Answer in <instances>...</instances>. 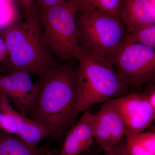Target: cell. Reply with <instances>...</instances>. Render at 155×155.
Returning a JSON list of instances; mask_svg holds the SVG:
<instances>
[{
  "mask_svg": "<svg viewBox=\"0 0 155 155\" xmlns=\"http://www.w3.org/2000/svg\"><path fill=\"white\" fill-rule=\"evenodd\" d=\"M15 14L10 0H0V27L10 26L14 23Z\"/></svg>",
  "mask_w": 155,
  "mask_h": 155,
  "instance_id": "obj_17",
  "label": "cell"
},
{
  "mask_svg": "<svg viewBox=\"0 0 155 155\" xmlns=\"http://www.w3.org/2000/svg\"><path fill=\"white\" fill-rule=\"evenodd\" d=\"M80 14L99 11L119 17L122 0H70Z\"/></svg>",
  "mask_w": 155,
  "mask_h": 155,
  "instance_id": "obj_14",
  "label": "cell"
},
{
  "mask_svg": "<svg viewBox=\"0 0 155 155\" xmlns=\"http://www.w3.org/2000/svg\"><path fill=\"white\" fill-rule=\"evenodd\" d=\"M151 4L153 8L155 9V0H147Z\"/></svg>",
  "mask_w": 155,
  "mask_h": 155,
  "instance_id": "obj_26",
  "label": "cell"
},
{
  "mask_svg": "<svg viewBox=\"0 0 155 155\" xmlns=\"http://www.w3.org/2000/svg\"><path fill=\"white\" fill-rule=\"evenodd\" d=\"M78 11L75 4L69 0L38 13L42 28L43 41L61 61L76 58L81 50L75 18Z\"/></svg>",
  "mask_w": 155,
  "mask_h": 155,
  "instance_id": "obj_4",
  "label": "cell"
},
{
  "mask_svg": "<svg viewBox=\"0 0 155 155\" xmlns=\"http://www.w3.org/2000/svg\"><path fill=\"white\" fill-rule=\"evenodd\" d=\"M81 47L92 50L110 62L125 41L127 29L119 17L94 11L76 18Z\"/></svg>",
  "mask_w": 155,
  "mask_h": 155,
  "instance_id": "obj_5",
  "label": "cell"
},
{
  "mask_svg": "<svg viewBox=\"0 0 155 155\" xmlns=\"http://www.w3.org/2000/svg\"><path fill=\"white\" fill-rule=\"evenodd\" d=\"M126 136L125 145L131 155H150L136 141L131 134L125 133Z\"/></svg>",
  "mask_w": 155,
  "mask_h": 155,
  "instance_id": "obj_19",
  "label": "cell"
},
{
  "mask_svg": "<svg viewBox=\"0 0 155 155\" xmlns=\"http://www.w3.org/2000/svg\"><path fill=\"white\" fill-rule=\"evenodd\" d=\"M43 147L30 148L18 136L0 130V155H41Z\"/></svg>",
  "mask_w": 155,
  "mask_h": 155,
  "instance_id": "obj_13",
  "label": "cell"
},
{
  "mask_svg": "<svg viewBox=\"0 0 155 155\" xmlns=\"http://www.w3.org/2000/svg\"><path fill=\"white\" fill-rule=\"evenodd\" d=\"M76 70L67 64L58 65L39 79L36 101L27 114L48 127L51 136L61 145L79 114L76 108Z\"/></svg>",
  "mask_w": 155,
  "mask_h": 155,
  "instance_id": "obj_1",
  "label": "cell"
},
{
  "mask_svg": "<svg viewBox=\"0 0 155 155\" xmlns=\"http://www.w3.org/2000/svg\"><path fill=\"white\" fill-rule=\"evenodd\" d=\"M104 155H131L127 150L125 143L121 141L107 151L105 152Z\"/></svg>",
  "mask_w": 155,
  "mask_h": 155,
  "instance_id": "obj_20",
  "label": "cell"
},
{
  "mask_svg": "<svg viewBox=\"0 0 155 155\" xmlns=\"http://www.w3.org/2000/svg\"><path fill=\"white\" fill-rule=\"evenodd\" d=\"M95 116L86 111L66 132L59 155H79L89 151L94 141Z\"/></svg>",
  "mask_w": 155,
  "mask_h": 155,
  "instance_id": "obj_10",
  "label": "cell"
},
{
  "mask_svg": "<svg viewBox=\"0 0 155 155\" xmlns=\"http://www.w3.org/2000/svg\"><path fill=\"white\" fill-rule=\"evenodd\" d=\"M42 37L38 13L6 28L2 38L8 48L11 71L23 70L40 79L58 66Z\"/></svg>",
  "mask_w": 155,
  "mask_h": 155,
  "instance_id": "obj_2",
  "label": "cell"
},
{
  "mask_svg": "<svg viewBox=\"0 0 155 155\" xmlns=\"http://www.w3.org/2000/svg\"><path fill=\"white\" fill-rule=\"evenodd\" d=\"M39 11L49 8L51 7L62 5L66 2L65 0H36Z\"/></svg>",
  "mask_w": 155,
  "mask_h": 155,
  "instance_id": "obj_21",
  "label": "cell"
},
{
  "mask_svg": "<svg viewBox=\"0 0 155 155\" xmlns=\"http://www.w3.org/2000/svg\"><path fill=\"white\" fill-rule=\"evenodd\" d=\"M133 134L136 141L150 155H155V133L149 131Z\"/></svg>",
  "mask_w": 155,
  "mask_h": 155,
  "instance_id": "obj_18",
  "label": "cell"
},
{
  "mask_svg": "<svg viewBox=\"0 0 155 155\" xmlns=\"http://www.w3.org/2000/svg\"><path fill=\"white\" fill-rule=\"evenodd\" d=\"M17 135L32 150L36 149L39 143L49 136L51 131L45 125L41 124L17 112Z\"/></svg>",
  "mask_w": 155,
  "mask_h": 155,
  "instance_id": "obj_12",
  "label": "cell"
},
{
  "mask_svg": "<svg viewBox=\"0 0 155 155\" xmlns=\"http://www.w3.org/2000/svg\"><path fill=\"white\" fill-rule=\"evenodd\" d=\"M110 63L129 88L154 80L155 48L124 41Z\"/></svg>",
  "mask_w": 155,
  "mask_h": 155,
  "instance_id": "obj_6",
  "label": "cell"
},
{
  "mask_svg": "<svg viewBox=\"0 0 155 155\" xmlns=\"http://www.w3.org/2000/svg\"><path fill=\"white\" fill-rule=\"evenodd\" d=\"M119 18L127 31L155 25V9L147 0H122Z\"/></svg>",
  "mask_w": 155,
  "mask_h": 155,
  "instance_id": "obj_11",
  "label": "cell"
},
{
  "mask_svg": "<svg viewBox=\"0 0 155 155\" xmlns=\"http://www.w3.org/2000/svg\"><path fill=\"white\" fill-rule=\"evenodd\" d=\"M8 55L5 42L2 37H0V61H3Z\"/></svg>",
  "mask_w": 155,
  "mask_h": 155,
  "instance_id": "obj_23",
  "label": "cell"
},
{
  "mask_svg": "<svg viewBox=\"0 0 155 155\" xmlns=\"http://www.w3.org/2000/svg\"><path fill=\"white\" fill-rule=\"evenodd\" d=\"M125 41L155 48V25L127 31Z\"/></svg>",
  "mask_w": 155,
  "mask_h": 155,
  "instance_id": "obj_16",
  "label": "cell"
},
{
  "mask_svg": "<svg viewBox=\"0 0 155 155\" xmlns=\"http://www.w3.org/2000/svg\"><path fill=\"white\" fill-rule=\"evenodd\" d=\"M144 94L146 96L149 102L151 105L155 109V86L152 87L151 88L149 89V90Z\"/></svg>",
  "mask_w": 155,
  "mask_h": 155,
  "instance_id": "obj_24",
  "label": "cell"
},
{
  "mask_svg": "<svg viewBox=\"0 0 155 155\" xmlns=\"http://www.w3.org/2000/svg\"><path fill=\"white\" fill-rule=\"evenodd\" d=\"M9 100L6 95L0 93V130L17 135L18 112L11 107Z\"/></svg>",
  "mask_w": 155,
  "mask_h": 155,
  "instance_id": "obj_15",
  "label": "cell"
},
{
  "mask_svg": "<svg viewBox=\"0 0 155 155\" xmlns=\"http://www.w3.org/2000/svg\"><path fill=\"white\" fill-rule=\"evenodd\" d=\"M21 2L25 9L26 17L37 13L34 0H21Z\"/></svg>",
  "mask_w": 155,
  "mask_h": 155,
  "instance_id": "obj_22",
  "label": "cell"
},
{
  "mask_svg": "<svg viewBox=\"0 0 155 155\" xmlns=\"http://www.w3.org/2000/svg\"><path fill=\"white\" fill-rule=\"evenodd\" d=\"M94 116V138L107 151L122 140L125 133L124 122L112 99L106 101Z\"/></svg>",
  "mask_w": 155,
  "mask_h": 155,
  "instance_id": "obj_9",
  "label": "cell"
},
{
  "mask_svg": "<svg viewBox=\"0 0 155 155\" xmlns=\"http://www.w3.org/2000/svg\"><path fill=\"white\" fill-rule=\"evenodd\" d=\"M77 56L76 108L86 111L94 104L125 96L129 89L119 77L114 66L105 58L81 47Z\"/></svg>",
  "mask_w": 155,
  "mask_h": 155,
  "instance_id": "obj_3",
  "label": "cell"
},
{
  "mask_svg": "<svg viewBox=\"0 0 155 155\" xmlns=\"http://www.w3.org/2000/svg\"><path fill=\"white\" fill-rule=\"evenodd\" d=\"M59 152L55 150L50 149L46 147L43 146L41 155H59Z\"/></svg>",
  "mask_w": 155,
  "mask_h": 155,
  "instance_id": "obj_25",
  "label": "cell"
},
{
  "mask_svg": "<svg viewBox=\"0 0 155 155\" xmlns=\"http://www.w3.org/2000/svg\"><path fill=\"white\" fill-rule=\"evenodd\" d=\"M38 90V84L33 83L25 71L12 70L8 75H0V93L6 95L23 116H27L33 107Z\"/></svg>",
  "mask_w": 155,
  "mask_h": 155,
  "instance_id": "obj_8",
  "label": "cell"
},
{
  "mask_svg": "<svg viewBox=\"0 0 155 155\" xmlns=\"http://www.w3.org/2000/svg\"><path fill=\"white\" fill-rule=\"evenodd\" d=\"M125 125V133H141L155 119V109L144 93H133L112 99Z\"/></svg>",
  "mask_w": 155,
  "mask_h": 155,
  "instance_id": "obj_7",
  "label": "cell"
}]
</instances>
